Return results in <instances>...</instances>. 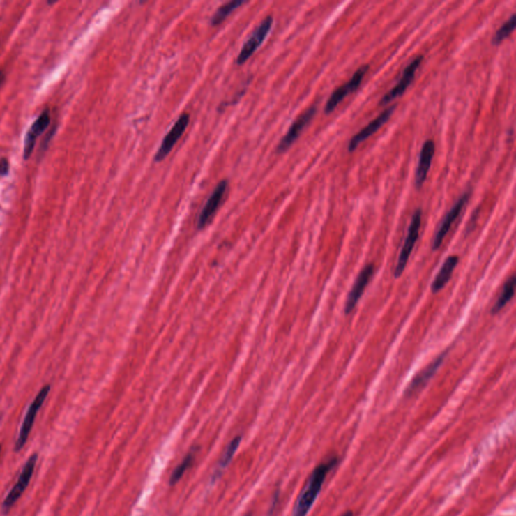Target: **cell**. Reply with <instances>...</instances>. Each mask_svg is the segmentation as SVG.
<instances>
[{"mask_svg":"<svg viewBox=\"0 0 516 516\" xmlns=\"http://www.w3.org/2000/svg\"><path fill=\"white\" fill-rule=\"evenodd\" d=\"M337 464H338V459L334 457L314 468L305 487L303 488L302 492L296 499L295 506H294L293 516H307L323 487L327 475L329 474L330 471L336 467Z\"/></svg>","mask_w":516,"mask_h":516,"instance_id":"obj_1","label":"cell"},{"mask_svg":"<svg viewBox=\"0 0 516 516\" xmlns=\"http://www.w3.org/2000/svg\"><path fill=\"white\" fill-rule=\"evenodd\" d=\"M38 454H33L26 461V465L24 466L22 473H20L17 483L8 493V496L2 502L1 510L3 515H8L10 513L11 507L17 503V500L24 494V490L28 488L29 482L33 478V472H35L36 465L38 462Z\"/></svg>","mask_w":516,"mask_h":516,"instance_id":"obj_2","label":"cell"},{"mask_svg":"<svg viewBox=\"0 0 516 516\" xmlns=\"http://www.w3.org/2000/svg\"><path fill=\"white\" fill-rule=\"evenodd\" d=\"M420 225H422V210L418 209L413 214V218H411L406 241H404V246L400 250V257H398L397 264L395 266V273H393L395 278H400V275L404 273V269H406L407 261H409V257H411L416 241H418Z\"/></svg>","mask_w":516,"mask_h":516,"instance_id":"obj_3","label":"cell"},{"mask_svg":"<svg viewBox=\"0 0 516 516\" xmlns=\"http://www.w3.org/2000/svg\"><path fill=\"white\" fill-rule=\"evenodd\" d=\"M50 389H51L50 386L43 387L40 393H38L37 397L33 400V404L29 407L24 423H22V427H20L19 438H17V442H15V452H20L24 447L26 442H28L29 434H31V429H33V423H35L36 418H37L38 411H40V407L44 404L45 400H46L47 395H49Z\"/></svg>","mask_w":516,"mask_h":516,"instance_id":"obj_4","label":"cell"},{"mask_svg":"<svg viewBox=\"0 0 516 516\" xmlns=\"http://www.w3.org/2000/svg\"><path fill=\"white\" fill-rule=\"evenodd\" d=\"M273 17L268 15L266 19L260 22L259 26L253 31L252 35L248 38V40L244 43L241 47V51L237 56V65H243L246 61L252 56V54L259 47L260 45L264 43L266 38L268 37L269 31L273 28Z\"/></svg>","mask_w":516,"mask_h":516,"instance_id":"obj_5","label":"cell"},{"mask_svg":"<svg viewBox=\"0 0 516 516\" xmlns=\"http://www.w3.org/2000/svg\"><path fill=\"white\" fill-rule=\"evenodd\" d=\"M469 192H466L465 194L462 195L460 198L458 199V201L454 204L452 209L443 217L442 223L439 226L438 230H437L436 234H434L433 242H432V249L433 250H437V249L440 248V246L442 245L443 239L447 236L454 222L460 216L464 207H465L466 204L469 201Z\"/></svg>","mask_w":516,"mask_h":516,"instance_id":"obj_6","label":"cell"},{"mask_svg":"<svg viewBox=\"0 0 516 516\" xmlns=\"http://www.w3.org/2000/svg\"><path fill=\"white\" fill-rule=\"evenodd\" d=\"M189 122L190 115L188 113H184V114L181 115L176 119V123L174 124L173 128H171V130L167 132L165 139H162L160 149H158L157 153H155V162H162V160H165L169 155L172 149L176 146V142L184 135L185 128L189 126Z\"/></svg>","mask_w":516,"mask_h":516,"instance_id":"obj_7","label":"cell"},{"mask_svg":"<svg viewBox=\"0 0 516 516\" xmlns=\"http://www.w3.org/2000/svg\"><path fill=\"white\" fill-rule=\"evenodd\" d=\"M368 70V65L361 66V67L355 72L354 75H353L349 82L344 84V85H342L341 87L337 88V89L332 93L329 100L326 103V114H329L332 111H334L335 108L339 105V103H340V102H342L347 95H349L350 93L354 92L355 90L359 87L360 84H361L362 80H363L364 76L367 73Z\"/></svg>","mask_w":516,"mask_h":516,"instance_id":"obj_8","label":"cell"},{"mask_svg":"<svg viewBox=\"0 0 516 516\" xmlns=\"http://www.w3.org/2000/svg\"><path fill=\"white\" fill-rule=\"evenodd\" d=\"M373 273H374V266L371 264H367L365 268L360 271L358 277H357L354 284H353L352 289L350 291L349 295L346 298L345 307H344V313L345 314L352 313L353 310L356 307L357 303H358L362 295H363L366 287L368 286L371 278L373 277Z\"/></svg>","mask_w":516,"mask_h":516,"instance_id":"obj_9","label":"cell"},{"mask_svg":"<svg viewBox=\"0 0 516 516\" xmlns=\"http://www.w3.org/2000/svg\"><path fill=\"white\" fill-rule=\"evenodd\" d=\"M227 188L228 182L226 180L221 181V182L216 185L214 191L212 192L211 196L208 199L205 207L203 208L200 216H199V229H203V228H205L206 226L212 221L213 217L215 216L217 210L220 207L222 200H223L226 191H227Z\"/></svg>","mask_w":516,"mask_h":516,"instance_id":"obj_10","label":"cell"},{"mask_svg":"<svg viewBox=\"0 0 516 516\" xmlns=\"http://www.w3.org/2000/svg\"><path fill=\"white\" fill-rule=\"evenodd\" d=\"M316 106H312V107H310L309 109L305 110V112L303 113V114L301 115L300 117H298V119H296L295 121H294V123L291 124V128H289V131H287V135H284V137H282V140H280V144H278V153H284V151H286L287 149L291 148V144H293L294 142H295L296 140L298 139V137H300L301 133H302V131L304 130L305 126H307L308 124L311 122V120L313 119V117L314 116V114H316Z\"/></svg>","mask_w":516,"mask_h":516,"instance_id":"obj_11","label":"cell"},{"mask_svg":"<svg viewBox=\"0 0 516 516\" xmlns=\"http://www.w3.org/2000/svg\"><path fill=\"white\" fill-rule=\"evenodd\" d=\"M423 59H424V56H418L413 62L409 63V66H407L406 69H404V74H402V77L400 78V82L397 83V85L395 86L390 91L386 93V94L382 97L381 101H380V104H381V105L395 100V98H398V97L402 96V95L406 92L407 87H409L411 82H413V78H415L416 76V70H418V68L420 67V64H422Z\"/></svg>","mask_w":516,"mask_h":516,"instance_id":"obj_12","label":"cell"},{"mask_svg":"<svg viewBox=\"0 0 516 516\" xmlns=\"http://www.w3.org/2000/svg\"><path fill=\"white\" fill-rule=\"evenodd\" d=\"M395 109V106H391V107L387 108V109L384 110L379 116L373 119L367 126L362 128L357 135H355L354 137L351 139L349 146H348V151H349L350 153H352V151H354L355 149L358 148V146L361 142L367 139L368 137H371V135H374L378 129L382 128V126L388 121Z\"/></svg>","mask_w":516,"mask_h":516,"instance_id":"obj_13","label":"cell"},{"mask_svg":"<svg viewBox=\"0 0 516 516\" xmlns=\"http://www.w3.org/2000/svg\"><path fill=\"white\" fill-rule=\"evenodd\" d=\"M50 120H51V114H50V110L46 109L38 116V119L33 122V126L29 128L26 135V140H24V160H29L31 158L33 149H35L36 142H37L38 135L44 132L45 129L49 126Z\"/></svg>","mask_w":516,"mask_h":516,"instance_id":"obj_14","label":"cell"},{"mask_svg":"<svg viewBox=\"0 0 516 516\" xmlns=\"http://www.w3.org/2000/svg\"><path fill=\"white\" fill-rule=\"evenodd\" d=\"M447 351H446V352L442 353L440 356L437 357V358L434 359V361L432 362L431 364H430V365H427V367L424 369V370L420 371V372L418 373V374L416 375V377L413 378V380H411V384H409V386H407V388L406 393L407 395H413V393H416V391L420 390L423 387L427 386V382L430 381V379H431V378L433 377L434 374H436L438 369L440 368L441 365H442L443 360H445L446 355H447Z\"/></svg>","mask_w":516,"mask_h":516,"instance_id":"obj_15","label":"cell"},{"mask_svg":"<svg viewBox=\"0 0 516 516\" xmlns=\"http://www.w3.org/2000/svg\"><path fill=\"white\" fill-rule=\"evenodd\" d=\"M434 149H436V146H434L433 140H427L423 146L420 153V160H418L416 171L415 184L416 188L422 187L425 179H427L434 155Z\"/></svg>","mask_w":516,"mask_h":516,"instance_id":"obj_16","label":"cell"},{"mask_svg":"<svg viewBox=\"0 0 516 516\" xmlns=\"http://www.w3.org/2000/svg\"><path fill=\"white\" fill-rule=\"evenodd\" d=\"M459 262V257L457 255H451L445 260L442 268L439 271L438 275L434 278L433 284H432V293L434 295L442 291L446 284L450 282L454 269L456 268Z\"/></svg>","mask_w":516,"mask_h":516,"instance_id":"obj_17","label":"cell"},{"mask_svg":"<svg viewBox=\"0 0 516 516\" xmlns=\"http://www.w3.org/2000/svg\"><path fill=\"white\" fill-rule=\"evenodd\" d=\"M241 437H236V438L233 439V440L231 441V442L229 443V445L227 446V448H226L225 451H224L223 453V455H222L220 462H219L218 466H217L214 474H213V481L218 479L219 477L221 476L222 473L224 472V470H225L226 468H227V466L229 465L231 460H232L233 456H234L235 452H236V450L238 449L240 443H241Z\"/></svg>","mask_w":516,"mask_h":516,"instance_id":"obj_18","label":"cell"},{"mask_svg":"<svg viewBox=\"0 0 516 516\" xmlns=\"http://www.w3.org/2000/svg\"><path fill=\"white\" fill-rule=\"evenodd\" d=\"M515 282L516 278L515 275L507 280L506 284H504L503 289H502L501 295L498 298L494 307L491 310V313L493 314L499 313L506 307L507 303L513 298V296H515Z\"/></svg>","mask_w":516,"mask_h":516,"instance_id":"obj_19","label":"cell"},{"mask_svg":"<svg viewBox=\"0 0 516 516\" xmlns=\"http://www.w3.org/2000/svg\"><path fill=\"white\" fill-rule=\"evenodd\" d=\"M245 3V1H241V0H234V1H229L227 3L223 4L213 15L210 24L213 26H218L222 22L227 19L228 15H230L233 11L236 10L237 8H239L240 6Z\"/></svg>","mask_w":516,"mask_h":516,"instance_id":"obj_20","label":"cell"},{"mask_svg":"<svg viewBox=\"0 0 516 516\" xmlns=\"http://www.w3.org/2000/svg\"><path fill=\"white\" fill-rule=\"evenodd\" d=\"M516 15L515 13H513V15H511L510 17H509L508 20H506V22H504L503 24H502L501 28L498 29L496 33H495L494 37L492 38V44L495 45V46H497V45L501 44L502 42H503L504 40L508 36L511 35V33H513V31H515V26H516Z\"/></svg>","mask_w":516,"mask_h":516,"instance_id":"obj_21","label":"cell"},{"mask_svg":"<svg viewBox=\"0 0 516 516\" xmlns=\"http://www.w3.org/2000/svg\"><path fill=\"white\" fill-rule=\"evenodd\" d=\"M194 458L195 452L191 451L185 457L184 459H183L182 463L176 468L173 474H172L171 478H169V485H176V484L180 481L181 478L184 476L185 471L189 469L190 466L193 463Z\"/></svg>","mask_w":516,"mask_h":516,"instance_id":"obj_22","label":"cell"},{"mask_svg":"<svg viewBox=\"0 0 516 516\" xmlns=\"http://www.w3.org/2000/svg\"><path fill=\"white\" fill-rule=\"evenodd\" d=\"M8 171H10V162L6 158H1L0 160V176H4L8 175Z\"/></svg>","mask_w":516,"mask_h":516,"instance_id":"obj_23","label":"cell"},{"mask_svg":"<svg viewBox=\"0 0 516 516\" xmlns=\"http://www.w3.org/2000/svg\"><path fill=\"white\" fill-rule=\"evenodd\" d=\"M4 81V74L2 73L1 71H0V86H1V84L3 83Z\"/></svg>","mask_w":516,"mask_h":516,"instance_id":"obj_24","label":"cell"},{"mask_svg":"<svg viewBox=\"0 0 516 516\" xmlns=\"http://www.w3.org/2000/svg\"><path fill=\"white\" fill-rule=\"evenodd\" d=\"M342 516H353V513H352V511H350V510L349 511H346V513H343V515H342Z\"/></svg>","mask_w":516,"mask_h":516,"instance_id":"obj_25","label":"cell"},{"mask_svg":"<svg viewBox=\"0 0 516 516\" xmlns=\"http://www.w3.org/2000/svg\"><path fill=\"white\" fill-rule=\"evenodd\" d=\"M0 454H1V445H0Z\"/></svg>","mask_w":516,"mask_h":516,"instance_id":"obj_26","label":"cell"},{"mask_svg":"<svg viewBox=\"0 0 516 516\" xmlns=\"http://www.w3.org/2000/svg\"><path fill=\"white\" fill-rule=\"evenodd\" d=\"M248 516H250V515H248Z\"/></svg>","mask_w":516,"mask_h":516,"instance_id":"obj_27","label":"cell"}]
</instances>
